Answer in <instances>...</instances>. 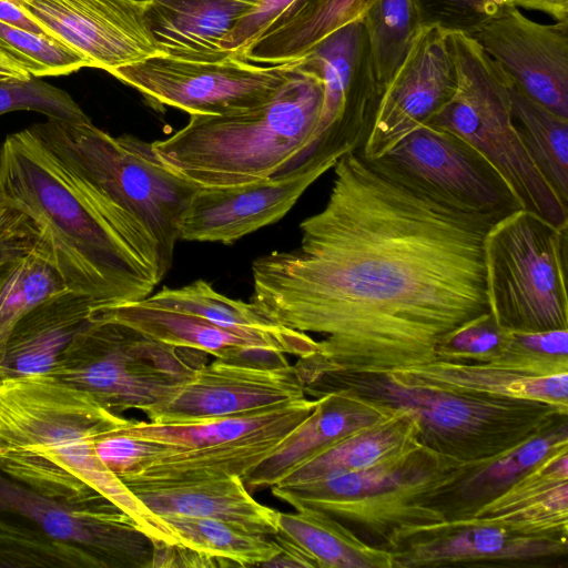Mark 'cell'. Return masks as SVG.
<instances>
[{
  "label": "cell",
  "mask_w": 568,
  "mask_h": 568,
  "mask_svg": "<svg viewBox=\"0 0 568 568\" xmlns=\"http://www.w3.org/2000/svg\"><path fill=\"white\" fill-rule=\"evenodd\" d=\"M125 420L51 373L0 377V473L52 499L111 501L153 544L182 545L95 454V437Z\"/></svg>",
  "instance_id": "3"
},
{
  "label": "cell",
  "mask_w": 568,
  "mask_h": 568,
  "mask_svg": "<svg viewBox=\"0 0 568 568\" xmlns=\"http://www.w3.org/2000/svg\"><path fill=\"white\" fill-rule=\"evenodd\" d=\"M473 465L419 445L356 471L271 488L295 509L326 513L365 542L386 550L397 531L446 520L429 500Z\"/></svg>",
  "instance_id": "7"
},
{
  "label": "cell",
  "mask_w": 568,
  "mask_h": 568,
  "mask_svg": "<svg viewBox=\"0 0 568 568\" xmlns=\"http://www.w3.org/2000/svg\"><path fill=\"white\" fill-rule=\"evenodd\" d=\"M324 168L303 165L231 186H200L180 220L179 240L232 244L285 216Z\"/></svg>",
  "instance_id": "21"
},
{
  "label": "cell",
  "mask_w": 568,
  "mask_h": 568,
  "mask_svg": "<svg viewBox=\"0 0 568 568\" xmlns=\"http://www.w3.org/2000/svg\"><path fill=\"white\" fill-rule=\"evenodd\" d=\"M133 1H136V2H139V3L144 4V6H149V4H150V2H151V0H133Z\"/></svg>",
  "instance_id": "50"
},
{
  "label": "cell",
  "mask_w": 568,
  "mask_h": 568,
  "mask_svg": "<svg viewBox=\"0 0 568 568\" xmlns=\"http://www.w3.org/2000/svg\"><path fill=\"white\" fill-rule=\"evenodd\" d=\"M50 38L85 58L90 68H118L163 54L133 0H6Z\"/></svg>",
  "instance_id": "17"
},
{
  "label": "cell",
  "mask_w": 568,
  "mask_h": 568,
  "mask_svg": "<svg viewBox=\"0 0 568 568\" xmlns=\"http://www.w3.org/2000/svg\"><path fill=\"white\" fill-rule=\"evenodd\" d=\"M92 308L87 296L67 291L31 310L8 337L0 377L50 373L88 323Z\"/></svg>",
  "instance_id": "26"
},
{
  "label": "cell",
  "mask_w": 568,
  "mask_h": 568,
  "mask_svg": "<svg viewBox=\"0 0 568 568\" xmlns=\"http://www.w3.org/2000/svg\"><path fill=\"white\" fill-rule=\"evenodd\" d=\"M456 84L447 31L422 26L383 90L372 132L359 153L367 161L387 153L427 124L450 100Z\"/></svg>",
  "instance_id": "19"
},
{
  "label": "cell",
  "mask_w": 568,
  "mask_h": 568,
  "mask_svg": "<svg viewBox=\"0 0 568 568\" xmlns=\"http://www.w3.org/2000/svg\"><path fill=\"white\" fill-rule=\"evenodd\" d=\"M468 34L515 88L568 118V23H539L510 6Z\"/></svg>",
  "instance_id": "20"
},
{
  "label": "cell",
  "mask_w": 568,
  "mask_h": 568,
  "mask_svg": "<svg viewBox=\"0 0 568 568\" xmlns=\"http://www.w3.org/2000/svg\"><path fill=\"white\" fill-rule=\"evenodd\" d=\"M369 162L393 181L452 209L498 219L523 209L499 171L473 144L444 129L422 125Z\"/></svg>",
  "instance_id": "12"
},
{
  "label": "cell",
  "mask_w": 568,
  "mask_h": 568,
  "mask_svg": "<svg viewBox=\"0 0 568 568\" xmlns=\"http://www.w3.org/2000/svg\"><path fill=\"white\" fill-rule=\"evenodd\" d=\"M0 567L106 568L93 552L58 540L22 517L1 513Z\"/></svg>",
  "instance_id": "36"
},
{
  "label": "cell",
  "mask_w": 568,
  "mask_h": 568,
  "mask_svg": "<svg viewBox=\"0 0 568 568\" xmlns=\"http://www.w3.org/2000/svg\"><path fill=\"white\" fill-rule=\"evenodd\" d=\"M162 518L178 532L182 545L219 558L227 567H262L278 552L275 540L226 521L189 516Z\"/></svg>",
  "instance_id": "35"
},
{
  "label": "cell",
  "mask_w": 568,
  "mask_h": 568,
  "mask_svg": "<svg viewBox=\"0 0 568 568\" xmlns=\"http://www.w3.org/2000/svg\"><path fill=\"white\" fill-rule=\"evenodd\" d=\"M568 481V446L537 463L506 490L478 509L474 516H495L521 508Z\"/></svg>",
  "instance_id": "40"
},
{
  "label": "cell",
  "mask_w": 568,
  "mask_h": 568,
  "mask_svg": "<svg viewBox=\"0 0 568 568\" xmlns=\"http://www.w3.org/2000/svg\"><path fill=\"white\" fill-rule=\"evenodd\" d=\"M0 37L31 63L36 78L63 75L90 68L85 58L61 42L1 20Z\"/></svg>",
  "instance_id": "41"
},
{
  "label": "cell",
  "mask_w": 568,
  "mask_h": 568,
  "mask_svg": "<svg viewBox=\"0 0 568 568\" xmlns=\"http://www.w3.org/2000/svg\"><path fill=\"white\" fill-rule=\"evenodd\" d=\"M293 0H265L258 13L244 27L235 39L231 52L233 53L252 38L260 29L271 21L283 8Z\"/></svg>",
  "instance_id": "48"
},
{
  "label": "cell",
  "mask_w": 568,
  "mask_h": 568,
  "mask_svg": "<svg viewBox=\"0 0 568 568\" xmlns=\"http://www.w3.org/2000/svg\"><path fill=\"white\" fill-rule=\"evenodd\" d=\"M422 26H438L446 31L473 32L497 16L511 0H416Z\"/></svg>",
  "instance_id": "44"
},
{
  "label": "cell",
  "mask_w": 568,
  "mask_h": 568,
  "mask_svg": "<svg viewBox=\"0 0 568 568\" xmlns=\"http://www.w3.org/2000/svg\"><path fill=\"white\" fill-rule=\"evenodd\" d=\"M564 446H568V420L499 457L470 466L438 489L429 506L440 511L446 520L473 517L527 470Z\"/></svg>",
  "instance_id": "28"
},
{
  "label": "cell",
  "mask_w": 568,
  "mask_h": 568,
  "mask_svg": "<svg viewBox=\"0 0 568 568\" xmlns=\"http://www.w3.org/2000/svg\"><path fill=\"white\" fill-rule=\"evenodd\" d=\"M323 103V81L307 57L266 101L225 114L190 115L152 142L159 159L202 187L263 180L296 168L311 148Z\"/></svg>",
  "instance_id": "4"
},
{
  "label": "cell",
  "mask_w": 568,
  "mask_h": 568,
  "mask_svg": "<svg viewBox=\"0 0 568 568\" xmlns=\"http://www.w3.org/2000/svg\"><path fill=\"white\" fill-rule=\"evenodd\" d=\"M393 568L549 567L568 556V535L531 534L499 516H473L404 528L386 549Z\"/></svg>",
  "instance_id": "16"
},
{
  "label": "cell",
  "mask_w": 568,
  "mask_h": 568,
  "mask_svg": "<svg viewBox=\"0 0 568 568\" xmlns=\"http://www.w3.org/2000/svg\"><path fill=\"white\" fill-rule=\"evenodd\" d=\"M384 375L443 390L519 397L568 407V373L524 376L488 364L436 361Z\"/></svg>",
  "instance_id": "31"
},
{
  "label": "cell",
  "mask_w": 568,
  "mask_h": 568,
  "mask_svg": "<svg viewBox=\"0 0 568 568\" xmlns=\"http://www.w3.org/2000/svg\"><path fill=\"white\" fill-rule=\"evenodd\" d=\"M21 110L40 112L48 119L60 121L90 120L68 92L40 78H1L0 115Z\"/></svg>",
  "instance_id": "39"
},
{
  "label": "cell",
  "mask_w": 568,
  "mask_h": 568,
  "mask_svg": "<svg viewBox=\"0 0 568 568\" xmlns=\"http://www.w3.org/2000/svg\"><path fill=\"white\" fill-rule=\"evenodd\" d=\"M375 79L384 90L422 27L416 0H376L362 19Z\"/></svg>",
  "instance_id": "37"
},
{
  "label": "cell",
  "mask_w": 568,
  "mask_h": 568,
  "mask_svg": "<svg viewBox=\"0 0 568 568\" xmlns=\"http://www.w3.org/2000/svg\"><path fill=\"white\" fill-rule=\"evenodd\" d=\"M1 78H4V77L0 75V79H1Z\"/></svg>",
  "instance_id": "51"
},
{
  "label": "cell",
  "mask_w": 568,
  "mask_h": 568,
  "mask_svg": "<svg viewBox=\"0 0 568 568\" xmlns=\"http://www.w3.org/2000/svg\"><path fill=\"white\" fill-rule=\"evenodd\" d=\"M307 62L322 78L323 103L313 143L298 165L328 171L342 156L361 152L383 93L363 21L331 34L307 55Z\"/></svg>",
  "instance_id": "14"
},
{
  "label": "cell",
  "mask_w": 568,
  "mask_h": 568,
  "mask_svg": "<svg viewBox=\"0 0 568 568\" xmlns=\"http://www.w3.org/2000/svg\"><path fill=\"white\" fill-rule=\"evenodd\" d=\"M305 395L297 369L283 353L257 352L200 366L144 413L155 424H196L277 406Z\"/></svg>",
  "instance_id": "15"
},
{
  "label": "cell",
  "mask_w": 568,
  "mask_h": 568,
  "mask_svg": "<svg viewBox=\"0 0 568 568\" xmlns=\"http://www.w3.org/2000/svg\"><path fill=\"white\" fill-rule=\"evenodd\" d=\"M419 445L423 444L418 418L407 408H396L390 416L346 436L275 485H295L356 471Z\"/></svg>",
  "instance_id": "32"
},
{
  "label": "cell",
  "mask_w": 568,
  "mask_h": 568,
  "mask_svg": "<svg viewBox=\"0 0 568 568\" xmlns=\"http://www.w3.org/2000/svg\"><path fill=\"white\" fill-rule=\"evenodd\" d=\"M348 389L393 408L412 410L420 443L462 464L499 457L540 433L568 420V407L540 400L443 390L406 384L386 375L327 373L304 384L318 398Z\"/></svg>",
  "instance_id": "5"
},
{
  "label": "cell",
  "mask_w": 568,
  "mask_h": 568,
  "mask_svg": "<svg viewBox=\"0 0 568 568\" xmlns=\"http://www.w3.org/2000/svg\"><path fill=\"white\" fill-rule=\"evenodd\" d=\"M144 300L156 306L200 316L242 335L266 339L284 354L302 357L316 349V339L307 333L270 321L251 302L230 298L203 280L178 288L164 287Z\"/></svg>",
  "instance_id": "30"
},
{
  "label": "cell",
  "mask_w": 568,
  "mask_h": 568,
  "mask_svg": "<svg viewBox=\"0 0 568 568\" xmlns=\"http://www.w3.org/2000/svg\"><path fill=\"white\" fill-rule=\"evenodd\" d=\"M0 20L10 23L14 27L21 28L27 31H31L38 34L47 36L43 30L27 18L20 9H18L11 2L0 0ZM49 37V36H47Z\"/></svg>",
  "instance_id": "49"
},
{
  "label": "cell",
  "mask_w": 568,
  "mask_h": 568,
  "mask_svg": "<svg viewBox=\"0 0 568 568\" xmlns=\"http://www.w3.org/2000/svg\"><path fill=\"white\" fill-rule=\"evenodd\" d=\"M273 537L278 545V552L262 567L317 568L315 560L298 546L278 534Z\"/></svg>",
  "instance_id": "46"
},
{
  "label": "cell",
  "mask_w": 568,
  "mask_h": 568,
  "mask_svg": "<svg viewBox=\"0 0 568 568\" xmlns=\"http://www.w3.org/2000/svg\"><path fill=\"white\" fill-rule=\"evenodd\" d=\"M227 567L224 561L184 545L153 544L152 567Z\"/></svg>",
  "instance_id": "45"
},
{
  "label": "cell",
  "mask_w": 568,
  "mask_h": 568,
  "mask_svg": "<svg viewBox=\"0 0 568 568\" xmlns=\"http://www.w3.org/2000/svg\"><path fill=\"white\" fill-rule=\"evenodd\" d=\"M317 398L296 399L256 412L196 424L126 419L115 429L179 446L135 476L122 479L132 491L176 484L243 477L268 456L314 410Z\"/></svg>",
  "instance_id": "9"
},
{
  "label": "cell",
  "mask_w": 568,
  "mask_h": 568,
  "mask_svg": "<svg viewBox=\"0 0 568 568\" xmlns=\"http://www.w3.org/2000/svg\"><path fill=\"white\" fill-rule=\"evenodd\" d=\"M206 355L89 318L50 373L114 413L145 412L206 364Z\"/></svg>",
  "instance_id": "11"
},
{
  "label": "cell",
  "mask_w": 568,
  "mask_h": 568,
  "mask_svg": "<svg viewBox=\"0 0 568 568\" xmlns=\"http://www.w3.org/2000/svg\"><path fill=\"white\" fill-rule=\"evenodd\" d=\"M277 534L298 546L317 568H393L389 551L374 547L331 515L298 508L277 516Z\"/></svg>",
  "instance_id": "33"
},
{
  "label": "cell",
  "mask_w": 568,
  "mask_h": 568,
  "mask_svg": "<svg viewBox=\"0 0 568 568\" xmlns=\"http://www.w3.org/2000/svg\"><path fill=\"white\" fill-rule=\"evenodd\" d=\"M305 58L260 65L234 54L219 61L156 54L120 67L112 75L133 87L154 109L171 106L189 115L225 114L270 99Z\"/></svg>",
  "instance_id": "13"
},
{
  "label": "cell",
  "mask_w": 568,
  "mask_h": 568,
  "mask_svg": "<svg viewBox=\"0 0 568 568\" xmlns=\"http://www.w3.org/2000/svg\"><path fill=\"white\" fill-rule=\"evenodd\" d=\"M513 126L534 164L568 206V118L510 85Z\"/></svg>",
  "instance_id": "34"
},
{
  "label": "cell",
  "mask_w": 568,
  "mask_h": 568,
  "mask_svg": "<svg viewBox=\"0 0 568 568\" xmlns=\"http://www.w3.org/2000/svg\"><path fill=\"white\" fill-rule=\"evenodd\" d=\"M568 227L520 209L486 234L484 262L490 313L508 331L568 329Z\"/></svg>",
  "instance_id": "10"
},
{
  "label": "cell",
  "mask_w": 568,
  "mask_h": 568,
  "mask_svg": "<svg viewBox=\"0 0 568 568\" xmlns=\"http://www.w3.org/2000/svg\"><path fill=\"white\" fill-rule=\"evenodd\" d=\"M135 496L154 514L213 518L274 536L278 511L255 500L239 476L140 489Z\"/></svg>",
  "instance_id": "27"
},
{
  "label": "cell",
  "mask_w": 568,
  "mask_h": 568,
  "mask_svg": "<svg viewBox=\"0 0 568 568\" xmlns=\"http://www.w3.org/2000/svg\"><path fill=\"white\" fill-rule=\"evenodd\" d=\"M0 210L93 308L143 300L166 275L148 230L64 166L30 128L0 145Z\"/></svg>",
  "instance_id": "2"
},
{
  "label": "cell",
  "mask_w": 568,
  "mask_h": 568,
  "mask_svg": "<svg viewBox=\"0 0 568 568\" xmlns=\"http://www.w3.org/2000/svg\"><path fill=\"white\" fill-rule=\"evenodd\" d=\"M395 412L348 389L326 393L317 398L312 414L242 480L252 490L272 487L341 439Z\"/></svg>",
  "instance_id": "23"
},
{
  "label": "cell",
  "mask_w": 568,
  "mask_h": 568,
  "mask_svg": "<svg viewBox=\"0 0 568 568\" xmlns=\"http://www.w3.org/2000/svg\"><path fill=\"white\" fill-rule=\"evenodd\" d=\"M456 90L427 125L473 144L503 175L524 210L556 227H568L564 205L538 171L511 122V82L468 33L447 31Z\"/></svg>",
  "instance_id": "8"
},
{
  "label": "cell",
  "mask_w": 568,
  "mask_h": 568,
  "mask_svg": "<svg viewBox=\"0 0 568 568\" xmlns=\"http://www.w3.org/2000/svg\"><path fill=\"white\" fill-rule=\"evenodd\" d=\"M0 75L17 79L33 77L31 63L0 37Z\"/></svg>",
  "instance_id": "47"
},
{
  "label": "cell",
  "mask_w": 568,
  "mask_h": 568,
  "mask_svg": "<svg viewBox=\"0 0 568 568\" xmlns=\"http://www.w3.org/2000/svg\"><path fill=\"white\" fill-rule=\"evenodd\" d=\"M89 318L116 322L153 341L197 349L216 358H237L257 352L282 353L266 339L232 332L200 316L150 304L144 298L92 308Z\"/></svg>",
  "instance_id": "25"
},
{
  "label": "cell",
  "mask_w": 568,
  "mask_h": 568,
  "mask_svg": "<svg viewBox=\"0 0 568 568\" xmlns=\"http://www.w3.org/2000/svg\"><path fill=\"white\" fill-rule=\"evenodd\" d=\"M70 291L36 242L0 211V365L16 323L51 297Z\"/></svg>",
  "instance_id": "29"
},
{
  "label": "cell",
  "mask_w": 568,
  "mask_h": 568,
  "mask_svg": "<svg viewBox=\"0 0 568 568\" xmlns=\"http://www.w3.org/2000/svg\"><path fill=\"white\" fill-rule=\"evenodd\" d=\"M30 130L64 166L148 230L168 273L181 216L200 186L165 165L152 143L128 134L113 136L91 120L48 119Z\"/></svg>",
  "instance_id": "6"
},
{
  "label": "cell",
  "mask_w": 568,
  "mask_h": 568,
  "mask_svg": "<svg viewBox=\"0 0 568 568\" xmlns=\"http://www.w3.org/2000/svg\"><path fill=\"white\" fill-rule=\"evenodd\" d=\"M265 0H151L145 19L163 54L219 61Z\"/></svg>",
  "instance_id": "22"
},
{
  "label": "cell",
  "mask_w": 568,
  "mask_h": 568,
  "mask_svg": "<svg viewBox=\"0 0 568 568\" xmlns=\"http://www.w3.org/2000/svg\"><path fill=\"white\" fill-rule=\"evenodd\" d=\"M0 513L97 555L106 568H151L153 542L111 501L80 505L40 495L0 473Z\"/></svg>",
  "instance_id": "18"
},
{
  "label": "cell",
  "mask_w": 568,
  "mask_h": 568,
  "mask_svg": "<svg viewBox=\"0 0 568 568\" xmlns=\"http://www.w3.org/2000/svg\"><path fill=\"white\" fill-rule=\"evenodd\" d=\"M333 169L326 204L300 224V246L252 264L255 308L323 336L294 364L303 386L327 373L430 364L440 343L490 313L484 242L498 217L413 192L359 152Z\"/></svg>",
  "instance_id": "1"
},
{
  "label": "cell",
  "mask_w": 568,
  "mask_h": 568,
  "mask_svg": "<svg viewBox=\"0 0 568 568\" xmlns=\"http://www.w3.org/2000/svg\"><path fill=\"white\" fill-rule=\"evenodd\" d=\"M506 329L491 313L456 331L437 348V361L454 363H490L500 352Z\"/></svg>",
  "instance_id": "43"
},
{
  "label": "cell",
  "mask_w": 568,
  "mask_h": 568,
  "mask_svg": "<svg viewBox=\"0 0 568 568\" xmlns=\"http://www.w3.org/2000/svg\"><path fill=\"white\" fill-rule=\"evenodd\" d=\"M115 427L95 437L94 450L100 462L120 480L138 475L159 456L179 447L133 437L118 432Z\"/></svg>",
  "instance_id": "42"
},
{
  "label": "cell",
  "mask_w": 568,
  "mask_h": 568,
  "mask_svg": "<svg viewBox=\"0 0 568 568\" xmlns=\"http://www.w3.org/2000/svg\"><path fill=\"white\" fill-rule=\"evenodd\" d=\"M376 0H293L232 54L275 65L307 57L339 29L361 21Z\"/></svg>",
  "instance_id": "24"
},
{
  "label": "cell",
  "mask_w": 568,
  "mask_h": 568,
  "mask_svg": "<svg viewBox=\"0 0 568 568\" xmlns=\"http://www.w3.org/2000/svg\"><path fill=\"white\" fill-rule=\"evenodd\" d=\"M486 364L524 376L568 373V329H506L499 354Z\"/></svg>",
  "instance_id": "38"
}]
</instances>
